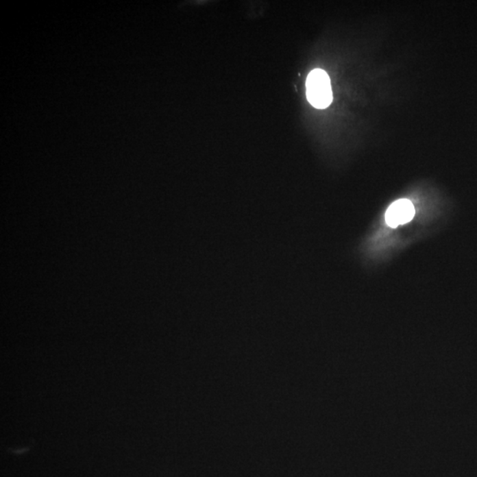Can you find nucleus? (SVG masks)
Wrapping results in <instances>:
<instances>
[{"instance_id":"obj_2","label":"nucleus","mask_w":477,"mask_h":477,"mask_svg":"<svg viewBox=\"0 0 477 477\" xmlns=\"http://www.w3.org/2000/svg\"><path fill=\"white\" fill-rule=\"evenodd\" d=\"M415 214V209L411 201L408 199H400L388 208L385 213V221L391 228H396L411 221Z\"/></svg>"},{"instance_id":"obj_1","label":"nucleus","mask_w":477,"mask_h":477,"mask_svg":"<svg viewBox=\"0 0 477 477\" xmlns=\"http://www.w3.org/2000/svg\"><path fill=\"white\" fill-rule=\"evenodd\" d=\"M307 99L317 109H326L332 102L331 80L322 69H314L308 75Z\"/></svg>"}]
</instances>
